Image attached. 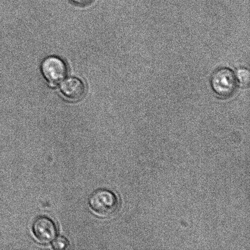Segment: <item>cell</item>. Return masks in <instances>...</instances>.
Returning <instances> with one entry per match:
<instances>
[{"mask_svg":"<svg viewBox=\"0 0 250 250\" xmlns=\"http://www.w3.org/2000/svg\"><path fill=\"white\" fill-rule=\"evenodd\" d=\"M53 241V247L56 250H65L69 246L68 240L63 236H59Z\"/></svg>","mask_w":250,"mask_h":250,"instance_id":"obj_7","label":"cell"},{"mask_svg":"<svg viewBox=\"0 0 250 250\" xmlns=\"http://www.w3.org/2000/svg\"><path fill=\"white\" fill-rule=\"evenodd\" d=\"M70 1L78 6H85L91 4L94 0H70Z\"/></svg>","mask_w":250,"mask_h":250,"instance_id":"obj_8","label":"cell"},{"mask_svg":"<svg viewBox=\"0 0 250 250\" xmlns=\"http://www.w3.org/2000/svg\"><path fill=\"white\" fill-rule=\"evenodd\" d=\"M33 229L36 239L42 243H49L57 236L55 223L46 217H38L34 222Z\"/></svg>","mask_w":250,"mask_h":250,"instance_id":"obj_4","label":"cell"},{"mask_svg":"<svg viewBox=\"0 0 250 250\" xmlns=\"http://www.w3.org/2000/svg\"><path fill=\"white\" fill-rule=\"evenodd\" d=\"M89 205L95 212L104 217L114 215L119 207L116 195L104 188H100L92 193L89 198Z\"/></svg>","mask_w":250,"mask_h":250,"instance_id":"obj_1","label":"cell"},{"mask_svg":"<svg viewBox=\"0 0 250 250\" xmlns=\"http://www.w3.org/2000/svg\"><path fill=\"white\" fill-rule=\"evenodd\" d=\"M60 91L70 101L77 102L84 97L85 87L84 83L77 78H65L61 82Z\"/></svg>","mask_w":250,"mask_h":250,"instance_id":"obj_5","label":"cell"},{"mask_svg":"<svg viewBox=\"0 0 250 250\" xmlns=\"http://www.w3.org/2000/svg\"><path fill=\"white\" fill-rule=\"evenodd\" d=\"M236 78L238 80L240 84L246 85L250 82V73L249 70L242 68L237 70Z\"/></svg>","mask_w":250,"mask_h":250,"instance_id":"obj_6","label":"cell"},{"mask_svg":"<svg viewBox=\"0 0 250 250\" xmlns=\"http://www.w3.org/2000/svg\"><path fill=\"white\" fill-rule=\"evenodd\" d=\"M211 86L215 94L219 97H231L236 90V76L229 68L218 70L212 75Z\"/></svg>","mask_w":250,"mask_h":250,"instance_id":"obj_3","label":"cell"},{"mask_svg":"<svg viewBox=\"0 0 250 250\" xmlns=\"http://www.w3.org/2000/svg\"><path fill=\"white\" fill-rule=\"evenodd\" d=\"M41 72L43 77L51 84L62 82L67 77V64L62 59L51 56L46 58L41 64Z\"/></svg>","mask_w":250,"mask_h":250,"instance_id":"obj_2","label":"cell"}]
</instances>
